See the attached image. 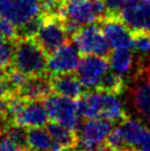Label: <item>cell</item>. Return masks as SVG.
Instances as JSON below:
<instances>
[{
	"instance_id": "1",
	"label": "cell",
	"mask_w": 150,
	"mask_h": 151,
	"mask_svg": "<svg viewBox=\"0 0 150 151\" xmlns=\"http://www.w3.org/2000/svg\"><path fill=\"white\" fill-rule=\"evenodd\" d=\"M77 107L82 118H102L112 122H123L127 118L124 103L118 94L104 91H88L77 99Z\"/></svg>"
},
{
	"instance_id": "2",
	"label": "cell",
	"mask_w": 150,
	"mask_h": 151,
	"mask_svg": "<svg viewBox=\"0 0 150 151\" xmlns=\"http://www.w3.org/2000/svg\"><path fill=\"white\" fill-rule=\"evenodd\" d=\"M107 16L104 0H64L61 18L70 35Z\"/></svg>"
},
{
	"instance_id": "3",
	"label": "cell",
	"mask_w": 150,
	"mask_h": 151,
	"mask_svg": "<svg viewBox=\"0 0 150 151\" xmlns=\"http://www.w3.org/2000/svg\"><path fill=\"white\" fill-rule=\"evenodd\" d=\"M12 65L29 77L48 76V54L34 38L14 41Z\"/></svg>"
},
{
	"instance_id": "4",
	"label": "cell",
	"mask_w": 150,
	"mask_h": 151,
	"mask_svg": "<svg viewBox=\"0 0 150 151\" xmlns=\"http://www.w3.org/2000/svg\"><path fill=\"white\" fill-rule=\"evenodd\" d=\"M112 129V122L94 118L86 119L76 129V151H93L104 146Z\"/></svg>"
},
{
	"instance_id": "5",
	"label": "cell",
	"mask_w": 150,
	"mask_h": 151,
	"mask_svg": "<svg viewBox=\"0 0 150 151\" xmlns=\"http://www.w3.org/2000/svg\"><path fill=\"white\" fill-rule=\"evenodd\" d=\"M44 105L52 122L76 131L82 118L76 99L51 94L44 99Z\"/></svg>"
},
{
	"instance_id": "6",
	"label": "cell",
	"mask_w": 150,
	"mask_h": 151,
	"mask_svg": "<svg viewBox=\"0 0 150 151\" xmlns=\"http://www.w3.org/2000/svg\"><path fill=\"white\" fill-rule=\"evenodd\" d=\"M67 33L61 17L43 16L42 22L33 38L48 55L67 42Z\"/></svg>"
},
{
	"instance_id": "7",
	"label": "cell",
	"mask_w": 150,
	"mask_h": 151,
	"mask_svg": "<svg viewBox=\"0 0 150 151\" xmlns=\"http://www.w3.org/2000/svg\"><path fill=\"white\" fill-rule=\"evenodd\" d=\"M73 42L82 54L108 56L110 53V46L105 38L100 25L89 24L75 32L73 35Z\"/></svg>"
},
{
	"instance_id": "8",
	"label": "cell",
	"mask_w": 150,
	"mask_h": 151,
	"mask_svg": "<svg viewBox=\"0 0 150 151\" xmlns=\"http://www.w3.org/2000/svg\"><path fill=\"white\" fill-rule=\"evenodd\" d=\"M109 68V61L105 56L86 54L81 58L76 68V75L85 89L95 91L100 88V83Z\"/></svg>"
},
{
	"instance_id": "9",
	"label": "cell",
	"mask_w": 150,
	"mask_h": 151,
	"mask_svg": "<svg viewBox=\"0 0 150 151\" xmlns=\"http://www.w3.org/2000/svg\"><path fill=\"white\" fill-rule=\"evenodd\" d=\"M118 18L133 33H150V0H127Z\"/></svg>"
},
{
	"instance_id": "10",
	"label": "cell",
	"mask_w": 150,
	"mask_h": 151,
	"mask_svg": "<svg viewBox=\"0 0 150 151\" xmlns=\"http://www.w3.org/2000/svg\"><path fill=\"white\" fill-rule=\"evenodd\" d=\"M79 49L72 43H65L48 55V74L50 76L69 74L76 71L81 61Z\"/></svg>"
},
{
	"instance_id": "11",
	"label": "cell",
	"mask_w": 150,
	"mask_h": 151,
	"mask_svg": "<svg viewBox=\"0 0 150 151\" xmlns=\"http://www.w3.org/2000/svg\"><path fill=\"white\" fill-rule=\"evenodd\" d=\"M100 22L110 49H133V32L119 18L106 16Z\"/></svg>"
},
{
	"instance_id": "12",
	"label": "cell",
	"mask_w": 150,
	"mask_h": 151,
	"mask_svg": "<svg viewBox=\"0 0 150 151\" xmlns=\"http://www.w3.org/2000/svg\"><path fill=\"white\" fill-rule=\"evenodd\" d=\"M129 96L131 106L136 114L150 124V68L147 70L145 75L139 74L133 81Z\"/></svg>"
},
{
	"instance_id": "13",
	"label": "cell",
	"mask_w": 150,
	"mask_h": 151,
	"mask_svg": "<svg viewBox=\"0 0 150 151\" xmlns=\"http://www.w3.org/2000/svg\"><path fill=\"white\" fill-rule=\"evenodd\" d=\"M50 81L52 92L61 96L77 99L84 93V87L77 75H73L72 73L50 76Z\"/></svg>"
},
{
	"instance_id": "14",
	"label": "cell",
	"mask_w": 150,
	"mask_h": 151,
	"mask_svg": "<svg viewBox=\"0 0 150 151\" xmlns=\"http://www.w3.org/2000/svg\"><path fill=\"white\" fill-rule=\"evenodd\" d=\"M28 151H65L54 142L48 129L43 127H33L27 129Z\"/></svg>"
},
{
	"instance_id": "15",
	"label": "cell",
	"mask_w": 150,
	"mask_h": 151,
	"mask_svg": "<svg viewBox=\"0 0 150 151\" xmlns=\"http://www.w3.org/2000/svg\"><path fill=\"white\" fill-rule=\"evenodd\" d=\"M50 77L39 76L29 77L27 83L19 91V95L25 99L31 101H44L46 97L52 94Z\"/></svg>"
},
{
	"instance_id": "16",
	"label": "cell",
	"mask_w": 150,
	"mask_h": 151,
	"mask_svg": "<svg viewBox=\"0 0 150 151\" xmlns=\"http://www.w3.org/2000/svg\"><path fill=\"white\" fill-rule=\"evenodd\" d=\"M120 129L128 148H140L148 132V129L144 122L128 117L121 122Z\"/></svg>"
},
{
	"instance_id": "17",
	"label": "cell",
	"mask_w": 150,
	"mask_h": 151,
	"mask_svg": "<svg viewBox=\"0 0 150 151\" xmlns=\"http://www.w3.org/2000/svg\"><path fill=\"white\" fill-rule=\"evenodd\" d=\"M46 129L51 134L55 143H58L63 150H71L76 145V132L65 126H62L58 122H49Z\"/></svg>"
},
{
	"instance_id": "18",
	"label": "cell",
	"mask_w": 150,
	"mask_h": 151,
	"mask_svg": "<svg viewBox=\"0 0 150 151\" xmlns=\"http://www.w3.org/2000/svg\"><path fill=\"white\" fill-rule=\"evenodd\" d=\"M18 10L17 27L18 30L42 14L41 0H16Z\"/></svg>"
},
{
	"instance_id": "19",
	"label": "cell",
	"mask_w": 150,
	"mask_h": 151,
	"mask_svg": "<svg viewBox=\"0 0 150 151\" xmlns=\"http://www.w3.org/2000/svg\"><path fill=\"white\" fill-rule=\"evenodd\" d=\"M110 70L120 76H126L130 72L133 64V55L131 49H117L109 54Z\"/></svg>"
},
{
	"instance_id": "20",
	"label": "cell",
	"mask_w": 150,
	"mask_h": 151,
	"mask_svg": "<svg viewBox=\"0 0 150 151\" xmlns=\"http://www.w3.org/2000/svg\"><path fill=\"white\" fill-rule=\"evenodd\" d=\"M123 89H124V77L118 75L114 71H108L106 73L98 88V91L115 93L118 95L121 94Z\"/></svg>"
},
{
	"instance_id": "21",
	"label": "cell",
	"mask_w": 150,
	"mask_h": 151,
	"mask_svg": "<svg viewBox=\"0 0 150 151\" xmlns=\"http://www.w3.org/2000/svg\"><path fill=\"white\" fill-rule=\"evenodd\" d=\"M13 41L4 40L0 42V72H4L10 64L12 63L14 45Z\"/></svg>"
},
{
	"instance_id": "22",
	"label": "cell",
	"mask_w": 150,
	"mask_h": 151,
	"mask_svg": "<svg viewBox=\"0 0 150 151\" xmlns=\"http://www.w3.org/2000/svg\"><path fill=\"white\" fill-rule=\"evenodd\" d=\"M6 137L28 150V148H27V130L25 129V127L18 126L16 124L10 125L6 129Z\"/></svg>"
},
{
	"instance_id": "23",
	"label": "cell",
	"mask_w": 150,
	"mask_h": 151,
	"mask_svg": "<svg viewBox=\"0 0 150 151\" xmlns=\"http://www.w3.org/2000/svg\"><path fill=\"white\" fill-rule=\"evenodd\" d=\"M133 49L138 53L147 54L150 52V33L136 32L133 33Z\"/></svg>"
},
{
	"instance_id": "24",
	"label": "cell",
	"mask_w": 150,
	"mask_h": 151,
	"mask_svg": "<svg viewBox=\"0 0 150 151\" xmlns=\"http://www.w3.org/2000/svg\"><path fill=\"white\" fill-rule=\"evenodd\" d=\"M0 33L10 41H17L19 39V30L16 23L10 19L0 17Z\"/></svg>"
},
{
	"instance_id": "25",
	"label": "cell",
	"mask_w": 150,
	"mask_h": 151,
	"mask_svg": "<svg viewBox=\"0 0 150 151\" xmlns=\"http://www.w3.org/2000/svg\"><path fill=\"white\" fill-rule=\"evenodd\" d=\"M106 145L109 146V147L114 148V149H117V150L125 151L126 149H128L127 145H126L125 138H124V134L121 132L120 126H117L112 128L110 134H108Z\"/></svg>"
},
{
	"instance_id": "26",
	"label": "cell",
	"mask_w": 150,
	"mask_h": 151,
	"mask_svg": "<svg viewBox=\"0 0 150 151\" xmlns=\"http://www.w3.org/2000/svg\"><path fill=\"white\" fill-rule=\"evenodd\" d=\"M0 17L8 18L17 23L18 10L16 0H0Z\"/></svg>"
},
{
	"instance_id": "27",
	"label": "cell",
	"mask_w": 150,
	"mask_h": 151,
	"mask_svg": "<svg viewBox=\"0 0 150 151\" xmlns=\"http://www.w3.org/2000/svg\"><path fill=\"white\" fill-rule=\"evenodd\" d=\"M106 9H107V16L118 17L121 9L124 8L127 0H104Z\"/></svg>"
},
{
	"instance_id": "28",
	"label": "cell",
	"mask_w": 150,
	"mask_h": 151,
	"mask_svg": "<svg viewBox=\"0 0 150 151\" xmlns=\"http://www.w3.org/2000/svg\"><path fill=\"white\" fill-rule=\"evenodd\" d=\"M0 151H28V150L25 148L17 145L16 142H13L12 140H10L7 137H4L1 140V143H0Z\"/></svg>"
},
{
	"instance_id": "29",
	"label": "cell",
	"mask_w": 150,
	"mask_h": 151,
	"mask_svg": "<svg viewBox=\"0 0 150 151\" xmlns=\"http://www.w3.org/2000/svg\"><path fill=\"white\" fill-rule=\"evenodd\" d=\"M140 150L141 151H150V129L147 132V136L145 140L142 141L141 146H140Z\"/></svg>"
},
{
	"instance_id": "30",
	"label": "cell",
	"mask_w": 150,
	"mask_h": 151,
	"mask_svg": "<svg viewBox=\"0 0 150 151\" xmlns=\"http://www.w3.org/2000/svg\"><path fill=\"white\" fill-rule=\"evenodd\" d=\"M7 101L4 99H0V119L1 118L7 117Z\"/></svg>"
},
{
	"instance_id": "31",
	"label": "cell",
	"mask_w": 150,
	"mask_h": 151,
	"mask_svg": "<svg viewBox=\"0 0 150 151\" xmlns=\"http://www.w3.org/2000/svg\"><path fill=\"white\" fill-rule=\"evenodd\" d=\"M93 151H121V150H117V149H114V148L112 147H109V146H102V147L100 148H97V149H95V150H93Z\"/></svg>"
},
{
	"instance_id": "32",
	"label": "cell",
	"mask_w": 150,
	"mask_h": 151,
	"mask_svg": "<svg viewBox=\"0 0 150 151\" xmlns=\"http://www.w3.org/2000/svg\"><path fill=\"white\" fill-rule=\"evenodd\" d=\"M125 151H141V150H137V148H128Z\"/></svg>"
},
{
	"instance_id": "33",
	"label": "cell",
	"mask_w": 150,
	"mask_h": 151,
	"mask_svg": "<svg viewBox=\"0 0 150 151\" xmlns=\"http://www.w3.org/2000/svg\"><path fill=\"white\" fill-rule=\"evenodd\" d=\"M1 140H2V139H1V137H0V143H1Z\"/></svg>"
},
{
	"instance_id": "34",
	"label": "cell",
	"mask_w": 150,
	"mask_h": 151,
	"mask_svg": "<svg viewBox=\"0 0 150 151\" xmlns=\"http://www.w3.org/2000/svg\"><path fill=\"white\" fill-rule=\"evenodd\" d=\"M66 151H70V150H66Z\"/></svg>"
}]
</instances>
